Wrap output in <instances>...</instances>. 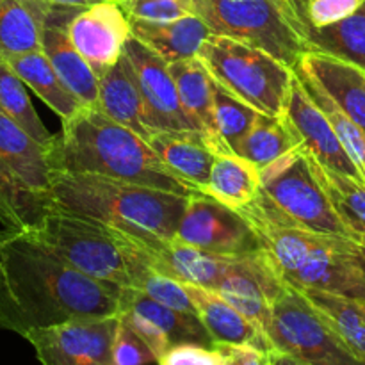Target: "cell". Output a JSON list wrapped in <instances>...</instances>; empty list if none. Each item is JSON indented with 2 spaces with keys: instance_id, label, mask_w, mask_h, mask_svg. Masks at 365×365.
Returning <instances> with one entry per match:
<instances>
[{
  "instance_id": "1",
  "label": "cell",
  "mask_w": 365,
  "mask_h": 365,
  "mask_svg": "<svg viewBox=\"0 0 365 365\" xmlns=\"http://www.w3.org/2000/svg\"><path fill=\"white\" fill-rule=\"evenodd\" d=\"M121 287L88 277L29 232L0 230V330L36 328L120 312Z\"/></svg>"
},
{
  "instance_id": "2",
  "label": "cell",
  "mask_w": 365,
  "mask_h": 365,
  "mask_svg": "<svg viewBox=\"0 0 365 365\" xmlns=\"http://www.w3.org/2000/svg\"><path fill=\"white\" fill-rule=\"evenodd\" d=\"M239 212L282 280L296 289L365 302V257L355 239L298 227L260 191Z\"/></svg>"
},
{
  "instance_id": "3",
  "label": "cell",
  "mask_w": 365,
  "mask_h": 365,
  "mask_svg": "<svg viewBox=\"0 0 365 365\" xmlns=\"http://www.w3.org/2000/svg\"><path fill=\"white\" fill-rule=\"evenodd\" d=\"M46 153L52 171L102 175L187 198L200 195L163 163L148 141L96 106H82L63 120Z\"/></svg>"
},
{
  "instance_id": "4",
  "label": "cell",
  "mask_w": 365,
  "mask_h": 365,
  "mask_svg": "<svg viewBox=\"0 0 365 365\" xmlns=\"http://www.w3.org/2000/svg\"><path fill=\"white\" fill-rule=\"evenodd\" d=\"M187 196L91 173L52 171V205L139 237H177Z\"/></svg>"
},
{
  "instance_id": "5",
  "label": "cell",
  "mask_w": 365,
  "mask_h": 365,
  "mask_svg": "<svg viewBox=\"0 0 365 365\" xmlns=\"http://www.w3.org/2000/svg\"><path fill=\"white\" fill-rule=\"evenodd\" d=\"M25 232L88 277L120 287H134L139 271L150 266L125 232L57 207Z\"/></svg>"
},
{
  "instance_id": "6",
  "label": "cell",
  "mask_w": 365,
  "mask_h": 365,
  "mask_svg": "<svg viewBox=\"0 0 365 365\" xmlns=\"http://www.w3.org/2000/svg\"><path fill=\"white\" fill-rule=\"evenodd\" d=\"M192 9L210 34L259 46L291 68L312 52L305 0H192Z\"/></svg>"
},
{
  "instance_id": "7",
  "label": "cell",
  "mask_w": 365,
  "mask_h": 365,
  "mask_svg": "<svg viewBox=\"0 0 365 365\" xmlns=\"http://www.w3.org/2000/svg\"><path fill=\"white\" fill-rule=\"evenodd\" d=\"M198 59L239 100L267 116H284L294 68L259 46L217 34L203 41Z\"/></svg>"
},
{
  "instance_id": "8",
  "label": "cell",
  "mask_w": 365,
  "mask_h": 365,
  "mask_svg": "<svg viewBox=\"0 0 365 365\" xmlns=\"http://www.w3.org/2000/svg\"><path fill=\"white\" fill-rule=\"evenodd\" d=\"M266 337L271 351L307 365H365L310 299L287 282L271 307Z\"/></svg>"
},
{
  "instance_id": "9",
  "label": "cell",
  "mask_w": 365,
  "mask_h": 365,
  "mask_svg": "<svg viewBox=\"0 0 365 365\" xmlns=\"http://www.w3.org/2000/svg\"><path fill=\"white\" fill-rule=\"evenodd\" d=\"M260 192L298 227L355 239L335 212L317 177L312 155L303 145L260 168Z\"/></svg>"
},
{
  "instance_id": "10",
  "label": "cell",
  "mask_w": 365,
  "mask_h": 365,
  "mask_svg": "<svg viewBox=\"0 0 365 365\" xmlns=\"http://www.w3.org/2000/svg\"><path fill=\"white\" fill-rule=\"evenodd\" d=\"M118 316L89 317L36 328L24 335L41 365H114Z\"/></svg>"
},
{
  "instance_id": "11",
  "label": "cell",
  "mask_w": 365,
  "mask_h": 365,
  "mask_svg": "<svg viewBox=\"0 0 365 365\" xmlns=\"http://www.w3.org/2000/svg\"><path fill=\"white\" fill-rule=\"evenodd\" d=\"M177 237L221 257H248L262 252L252 225L239 210L207 195L189 196Z\"/></svg>"
},
{
  "instance_id": "12",
  "label": "cell",
  "mask_w": 365,
  "mask_h": 365,
  "mask_svg": "<svg viewBox=\"0 0 365 365\" xmlns=\"http://www.w3.org/2000/svg\"><path fill=\"white\" fill-rule=\"evenodd\" d=\"M123 53L134 68L135 81L145 100L146 125L152 130H198L182 106L166 61L146 48L134 36L125 43Z\"/></svg>"
},
{
  "instance_id": "13",
  "label": "cell",
  "mask_w": 365,
  "mask_h": 365,
  "mask_svg": "<svg viewBox=\"0 0 365 365\" xmlns=\"http://www.w3.org/2000/svg\"><path fill=\"white\" fill-rule=\"evenodd\" d=\"M68 36L100 78L123 56L132 36L130 18L114 0H103L78 9L68 24Z\"/></svg>"
},
{
  "instance_id": "14",
  "label": "cell",
  "mask_w": 365,
  "mask_h": 365,
  "mask_svg": "<svg viewBox=\"0 0 365 365\" xmlns=\"http://www.w3.org/2000/svg\"><path fill=\"white\" fill-rule=\"evenodd\" d=\"M285 282L274 271L266 252L234 259L214 291L234 309L248 317L264 335L271 317V307Z\"/></svg>"
},
{
  "instance_id": "15",
  "label": "cell",
  "mask_w": 365,
  "mask_h": 365,
  "mask_svg": "<svg viewBox=\"0 0 365 365\" xmlns=\"http://www.w3.org/2000/svg\"><path fill=\"white\" fill-rule=\"evenodd\" d=\"M127 237L155 271L180 284L198 285L212 291L234 260V257L205 252L178 237H139L132 234H127Z\"/></svg>"
},
{
  "instance_id": "16",
  "label": "cell",
  "mask_w": 365,
  "mask_h": 365,
  "mask_svg": "<svg viewBox=\"0 0 365 365\" xmlns=\"http://www.w3.org/2000/svg\"><path fill=\"white\" fill-rule=\"evenodd\" d=\"M284 114L289 123L298 132L303 148L314 157L316 163L328 168V170L337 171V173L365 180L356 164L353 163L351 157L344 150L341 139L337 138L323 110L310 98L296 71Z\"/></svg>"
},
{
  "instance_id": "17",
  "label": "cell",
  "mask_w": 365,
  "mask_h": 365,
  "mask_svg": "<svg viewBox=\"0 0 365 365\" xmlns=\"http://www.w3.org/2000/svg\"><path fill=\"white\" fill-rule=\"evenodd\" d=\"M82 7L50 4L41 32V50L61 81L84 106L98 103V77L68 36V24Z\"/></svg>"
},
{
  "instance_id": "18",
  "label": "cell",
  "mask_w": 365,
  "mask_h": 365,
  "mask_svg": "<svg viewBox=\"0 0 365 365\" xmlns=\"http://www.w3.org/2000/svg\"><path fill=\"white\" fill-rule=\"evenodd\" d=\"M0 157L25 189L52 205L48 153L16 121L0 109Z\"/></svg>"
},
{
  "instance_id": "19",
  "label": "cell",
  "mask_w": 365,
  "mask_h": 365,
  "mask_svg": "<svg viewBox=\"0 0 365 365\" xmlns=\"http://www.w3.org/2000/svg\"><path fill=\"white\" fill-rule=\"evenodd\" d=\"M196 316L207 328L216 346H253L262 351H271L266 335L237 309L230 305L212 289L184 284Z\"/></svg>"
},
{
  "instance_id": "20",
  "label": "cell",
  "mask_w": 365,
  "mask_h": 365,
  "mask_svg": "<svg viewBox=\"0 0 365 365\" xmlns=\"http://www.w3.org/2000/svg\"><path fill=\"white\" fill-rule=\"evenodd\" d=\"M163 163L198 192H205L216 150L198 130H155L148 139Z\"/></svg>"
},
{
  "instance_id": "21",
  "label": "cell",
  "mask_w": 365,
  "mask_h": 365,
  "mask_svg": "<svg viewBox=\"0 0 365 365\" xmlns=\"http://www.w3.org/2000/svg\"><path fill=\"white\" fill-rule=\"evenodd\" d=\"M316 78L341 109L365 130V71L323 52H309L296 64Z\"/></svg>"
},
{
  "instance_id": "22",
  "label": "cell",
  "mask_w": 365,
  "mask_h": 365,
  "mask_svg": "<svg viewBox=\"0 0 365 365\" xmlns=\"http://www.w3.org/2000/svg\"><path fill=\"white\" fill-rule=\"evenodd\" d=\"M96 107L114 121L141 135L145 141H148L155 132L146 125L145 100L139 91L134 68L125 53L109 71L98 78Z\"/></svg>"
},
{
  "instance_id": "23",
  "label": "cell",
  "mask_w": 365,
  "mask_h": 365,
  "mask_svg": "<svg viewBox=\"0 0 365 365\" xmlns=\"http://www.w3.org/2000/svg\"><path fill=\"white\" fill-rule=\"evenodd\" d=\"M130 31L138 41L163 57L168 64L198 57L203 41L210 36L209 27L198 14H189L171 21L130 18Z\"/></svg>"
},
{
  "instance_id": "24",
  "label": "cell",
  "mask_w": 365,
  "mask_h": 365,
  "mask_svg": "<svg viewBox=\"0 0 365 365\" xmlns=\"http://www.w3.org/2000/svg\"><path fill=\"white\" fill-rule=\"evenodd\" d=\"M177 84L178 96L198 130L216 152H227L221 145L214 121V78L198 57L168 64Z\"/></svg>"
},
{
  "instance_id": "25",
  "label": "cell",
  "mask_w": 365,
  "mask_h": 365,
  "mask_svg": "<svg viewBox=\"0 0 365 365\" xmlns=\"http://www.w3.org/2000/svg\"><path fill=\"white\" fill-rule=\"evenodd\" d=\"M120 310H132L155 323L171 342V348L182 344H198L210 349L216 348L212 337L196 314L182 312V310L163 305L135 287H121Z\"/></svg>"
},
{
  "instance_id": "26",
  "label": "cell",
  "mask_w": 365,
  "mask_h": 365,
  "mask_svg": "<svg viewBox=\"0 0 365 365\" xmlns=\"http://www.w3.org/2000/svg\"><path fill=\"white\" fill-rule=\"evenodd\" d=\"M48 0H4L0 6V53L21 56L41 50Z\"/></svg>"
},
{
  "instance_id": "27",
  "label": "cell",
  "mask_w": 365,
  "mask_h": 365,
  "mask_svg": "<svg viewBox=\"0 0 365 365\" xmlns=\"http://www.w3.org/2000/svg\"><path fill=\"white\" fill-rule=\"evenodd\" d=\"M6 61L25 82V86L31 88L61 118V121L71 118L84 106L64 86L43 50L21 53V56H7Z\"/></svg>"
},
{
  "instance_id": "28",
  "label": "cell",
  "mask_w": 365,
  "mask_h": 365,
  "mask_svg": "<svg viewBox=\"0 0 365 365\" xmlns=\"http://www.w3.org/2000/svg\"><path fill=\"white\" fill-rule=\"evenodd\" d=\"M260 191V170L234 152H217L203 195L239 210Z\"/></svg>"
},
{
  "instance_id": "29",
  "label": "cell",
  "mask_w": 365,
  "mask_h": 365,
  "mask_svg": "<svg viewBox=\"0 0 365 365\" xmlns=\"http://www.w3.org/2000/svg\"><path fill=\"white\" fill-rule=\"evenodd\" d=\"M298 146H302V139L285 114L267 116L259 113L248 134L235 145L234 153L250 160L260 170Z\"/></svg>"
},
{
  "instance_id": "30",
  "label": "cell",
  "mask_w": 365,
  "mask_h": 365,
  "mask_svg": "<svg viewBox=\"0 0 365 365\" xmlns=\"http://www.w3.org/2000/svg\"><path fill=\"white\" fill-rule=\"evenodd\" d=\"M312 52H323L355 64L365 71V13L353 14L330 27L307 25Z\"/></svg>"
},
{
  "instance_id": "31",
  "label": "cell",
  "mask_w": 365,
  "mask_h": 365,
  "mask_svg": "<svg viewBox=\"0 0 365 365\" xmlns=\"http://www.w3.org/2000/svg\"><path fill=\"white\" fill-rule=\"evenodd\" d=\"M314 307L324 316V319L341 335L342 341L353 349V353L365 362V309L355 299L314 289H299Z\"/></svg>"
},
{
  "instance_id": "32",
  "label": "cell",
  "mask_w": 365,
  "mask_h": 365,
  "mask_svg": "<svg viewBox=\"0 0 365 365\" xmlns=\"http://www.w3.org/2000/svg\"><path fill=\"white\" fill-rule=\"evenodd\" d=\"M48 203L18 182L13 171L0 157V223L7 230L25 232L36 227Z\"/></svg>"
},
{
  "instance_id": "33",
  "label": "cell",
  "mask_w": 365,
  "mask_h": 365,
  "mask_svg": "<svg viewBox=\"0 0 365 365\" xmlns=\"http://www.w3.org/2000/svg\"><path fill=\"white\" fill-rule=\"evenodd\" d=\"M0 109L13 118L32 139L48 148L53 141V135L43 125L41 118L36 113L27 93V86L9 66L6 57L0 53Z\"/></svg>"
},
{
  "instance_id": "34",
  "label": "cell",
  "mask_w": 365,
  "mask_h": 365,
  "mask_svg": "<svg viewBox=\"0 0 365 365\" xmlns=\"http://www.w3.org/2000/svg\"><path fill=\"white\" fill-rule=\"evenodd\" d=\"M314 164L317 177L342 223L355 239L365 234V180L328 170L316 160Z\"/></svg>"
},
{
  "instance_id": "35",
  "label": "cell",
  "mask_w": 365,
  "mask_h": 365,
  "mask_svg": "<svg viewBox=\"0 0 365 365\" xmlns=\"http://www.w3.org/2000/svg\"><path fill=\"white\" fill-rule=\"evenodd\" d=\"M294 71L302 78L310 98L317 103V107L323 110L327 120L330 121L331 128L335 130L337 138L341 139L344 150L348 152V155L351 157V160L356 164V168H359L360 173L365 178V130L341 109V106L331 98L330 93L316 78L310 77L303 70H299L298 66H294Z\"/></svg>"
},
{
  "instance_id": "36",
  "label": "cell",
  "mask_w": 365,
  "mask_h": 365,
  "mask_svg": "<svg viewBox=\"0 0 365 365\" xmlns=\"http://www.w3.org/2000/svg\"><path fill=\"white\" fill-rule=\"evenodd\" d=\"M257 114L259 110L250 107L214 81V121L217 138L227 152H234L235 145L248 134Z\"/></svg>"
},
{
  "instance_id": "37",
  "label": "cell",
  "mask_w": 365,
  "mask_h": 365,
  "mask_svg": "<svg viewBox=\"0 0 365 365\" xmlns=\"http://www.w3.org/2000/svg\"><path fill=\"white\" fill-rule=\"evenodd\" d=\"M134 287L148 294L155 302L163 303V305L182 310V312L196 314L184 284L159 273L152 266H146L139 271L138 278L134 282Z\"/></svg>"
},
{
  "instance_id": "38",
  "label": "cell",
  "mask_w": 365,
  "mask_h": 365,
  "mask_svg": "<svg viewBox=\"0 0 365 365\" xmlns=\"http://www.w3.org/2000/svg\"><path fill=\"white\" fill-rule=\"evenodd\" d=\"M128 18L146 21H171L195 14L192 0H114Z\"/></svg>"
},
{
  "instance_id": "39",
  "label": "cell",
  "mask_w": 365,
  "mask_h": 365,
  "mask_svg": "<svg viewBox=\"0 0 365 365\" xmlns=\"http://www.w3.org/2000/svg\"><path fill=\"white\" fill-rule=\"evenodd\" d=\"M120 319V317H118ZM159 362L155 353L148 348L145 341L120 319L113 344V364L114 365H148Z\"/></svg>"
},
{
  "instance_id": "40",
  "label": "cell",
  "mask_w": 365,
  "mask_h": 365,
  "mask_svg": "<svg viewBox=\"0 0 365 365\" xmlns=\"http://www.w3.org/2000/svg\"><path fill=\"white\" fill-rule=\"evenodd\" d=\"M365 0H305V16L312 27H330L360 13Z\"/></svg>"
},
{
  "instance_id": "41",
  "label": "cell",
  "mask_w": 365,
  "mask_h": 365,
  "mask_svg": "<svg viewBox=\"0 0 365 365\" xmlns=\"http://www.w3.org/2000/svg\"><path fill=\"white\" fill-rule=\"evenodd\" d=\"M118 317H120L121 321H125V323H127L128 327L148 344V348L155 353L157 360L163 359V356L171 349V342L168 341L164 331L150 319L132 312V310H120Z\"/></svg>"
},
{
  "instance_id": "42",
  "label": "cell",
  "mask_w": 365,
  "mask_h": 365,
  "mask_svg": "<svg viewBox=\"0 0 365 365\" xmlns=\"http://www.w3.org/2000/svg\"><path fill=\"white\" fill-rule=\"evenodd\" d=\"M159 365H225L223 353L220 349L203 348L198 344H182L171 348Z\"/></svg>"
},
{
  "instance_id": "43",
  "label": "cell",
  "mask_w": 365,
  "mask_h": 365,
  "mask_svg": "<svg viewBox=\"0 0 365 365\" xmlns=\"http://www.w3.org/2000/svg\"><path fill=\"white\" fill-rule=\"evenodd\" d=\"M239 365H271L269 351H262L253 346H227Z\"/></svg>"
},
{
  "instance_id": "44",
  "label": "cell",
  "mask_w": 365,
  "mask_h": 365,
  "mask_svg": "<svg viewBox=\"0 0 365 365\" xmlns=\"http://www.w3.org/2000/svg\"><path fill=\"white\" fill-rule=\"evenodd\" d=\"M269 362L271 365H307L299 360L292 359V356L284 355V353H278V351H269Z\"/></svg>"
},
{
  "instance_id": "45",
  "label": "cell",
  "mask_w": 365,
  "mask_h": 365,
  "mask_svg": "<svg viewBox=\"0 0 365 365\" xmlns=\"http://www.w3.org/2000/svg\"><path fill=\"white\" fill-rule=\"evenodd\" d=\"M48 2L61 4V6H71V7H88L93 4L103 2V0H48Z\"/></svg>"
},
{
  "instance_id": "46",
  "label": "cell",
  "mask_w": 365,
  "mask_h": 365,
  "mask_svg": "<svg viewBox=\"0 0 365 365\" xmlns=\"http://www.w3.org/2000/svg\"><path fill=\"white\" fill-rule=\"evenodd\" d=\"M216 349H220L221 353H223V359H225V365H239L237 359H235L234 355H232L230 349L227 348V346H216Z\"/></svg>"
},
{
  "instance_id": "47",
  "label": "cell",
  "mask_w": 365,
  "mask_h": 365,
  "mask_svg": "<svg viewBox=\"0 0 365 365\" xmlns=\"http://www.w3.org/2000/svg\"><path fill=\"white\" fill-rule=\"evenodd\" d=\"M356 242H359L360 250H362V253H364V257H365V234L359 235V237H356Z\"/></svg>"
},
{
  "instance_id": "48",
  "label": "cell",
  "mask_w": 365,
  "mask_h": 365,
  "mask_svg": "<svg viewBox=\"0 0 365 365\" xmlns=\"http://www.w3.org/2000/svg\"><path fill=\"white\" fill-rule=\"evenodd\" d=\"M360 305H362V307H364V309H365V302H364V303H360Z\"/></svg>"
},
{
  "instance_id": "49",
  "label": "cell",
  "mask_w": 365,
  "mask_h": 365,
  "mask_svg": "<svg viewBox=\"0 0 365 365\" xmlns=\"http://www.w3.org/2000/svg\"><path fill=\"white\" fill-rule=\"evenodd\" d=\"M2 2H4V0H0V6H2Z\"/></svg>"
},
{
  "instance_id": "50",
  "label": "cell",
  "mask_w": 365,
  "mask_h": 365,
  "mask_svg": "<svg viewBox=\"0 0 365 365\" xmlns=\"http://www.w3.org/2000/svg\"><path fill=\"white\" fill-rule=\"evenodd\" d=\"M362 11H364V13H365V6H364V9H362Z\"/></svg>"
}]
</instances>
